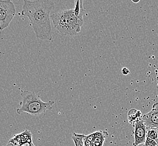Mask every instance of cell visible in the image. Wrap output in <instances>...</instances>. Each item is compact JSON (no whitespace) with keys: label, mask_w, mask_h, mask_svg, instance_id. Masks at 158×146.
Returning <instances> with one entry per match:
<instances>
[{"label":"cell","mask_w":158,"mask_h":146,"mask_svg":"<svg viewBox=\"0 0 158 146\" xmlns=\"http://www.w3.org/2000/svg\"><path fill=\"white\" fill-rule=\"evenodd\" d=\"M85 136L84 134H77L74 133L72 136V139L73 140L75 146H84V138Z\"/></svg>","instance_id":"8fae6325"},{"label":"cell","mask_w":158,"mask_h":146,"mask_svg":"<svg viewBox=\"0 0 158 146\" xmlns=\"http://www.w3.org/2000/svg\"><path fill=\"white\" fill-rule=\"evenodd\" d=\"M141 120L145 122L147 128H158V103L154 104L152 110L142 116Z\"/></svg>","instance_id":"8992f818"},{"label":"cell","mask_w":158,"mask_h":146,"mask_svg":"<svg viewBox=\"0 0 158 146\" xmlns=\"http://www.w3.org/2000/svg\"><path fill=\"white\" fill-rule=\"evenodd\" d=\"M142 116V113L140 110L131 109L128 113V120L130 124L134 125L135 123L141 120Z\"/></svg>","instance_id":"9c48e42d"},{"label":"cell","mask_w":158,"mask_h":146,"mask_svg":"<svg viewBox=\"0 0 158 146\" xmlns=\"http://www.w3.org/2000/svg\"><path fill=\"white\" fill-rule=\"evenodd\" d=\"M22 15L31 21L36 38L51 41L53 38L50 13L55 7L51 0H23Z\"/></svg>","instance_id":"6da1fadb"},{"label":"cell","mask_w":158,"mask_h":146,"mask_svg":"<svg viewBox=\"0 0 158 146\" xmlns=\"http://www.w3.org/2000/svg\"><path fill=\"white\" fill-rule=\"evenodd\" d=\"M146 137L156 140H158V131L156 128H147Z\"/></svg>","instance_id":"7c38bea8"},{"label":"cell","mask_w":158,"mask_h":146,"mask_svg":"<svg viewBox=\"0 0 158 146\" xmlns=\"http://www.w3.org/2000/svg\"><path fill=\"white\" fill-rule=\"evenodd\" d=\"M75 8L73 9L76 15L80 17H83L84 15V9L83 2L84 0H75Z\"/></svg>","instance_id":"30bf717a"},{"label":"cell","mask_w":158,"mask_h":146,"mask_svg":"<svg viewBox=\"0 0 158 146\" xmlns=\"http://www.w3.org/2000/svg\"><path fill=\"white\" fill-rule=\"evenodd\" d=\"M156 142H157V146H158V140H156Z\"/></svg>","instance_id":"ac0fdd59"},{"label":"cell","mask_w":158,"mask_h":146,"mask_svg":"<svg viewBox=\"0 0 158 146\" xmlns=\"http://www.w3.org/2000/svg\"><path fill=\"white\" fill-rule=\"evenodd\" d=\"M84 146H92L91 145V142L86 138L85 136V138H84Z\"/></svg>","instance_id":"9a60e30c"},{"label":"cell","mask_w":158,"mask_h":146,"mask_svg":"<svg viewBox=\"0 0 158 146\" xmlns=\"http://www.w3.org/2000/svg\"><path fill=\"white\" fill-rule=\"evenodd\" d=\"M15 15V6L11 0H0V31L9 26Z\"/></svg>","instance_id":"277c9868"},{"label":"cell","mask_w":158,"mask_h":146,"mask_svg":"<svg viewBox=\"0 0 158 146\" xmlns=\"http://www.w3.org/2000/svg\"><path fill=\"white\" fill-rule=\"evenodd\" d=\"M134 129V142L133 146H139L145 143L146 139L147 127L142 120L135 123Z\"/></svg>","instance_id":"5b68a950"},{"label":"cell","mask_w":158,"mask_h":146,"mask_svg":"<svg viewBox=\"0 0 158 146\" xmlns=\"http://www.w3.org/2000/svg\"><path fill=\"white\" fill-rule=\"evenodd\" d=\"M56 31L64 36H75L81 32L83 17L77 15L74 9L60 10L51 16Z\"/></svg>","instance_id":"7a4b0ae2"},{"label":"cell","mask_w":158,"mask_h":146,"mask_svg":"<svg viewBox=\"0 0 158 146\" xmlns=\"http://www.w3.org/2000/svg\"><path fill=\"white\" fill-rule=\"evenodd\" d=\"M130 73V70L127 68V67H123L122 69V74L124 75H127Z\"/></svg>","instance_id":"5bb4252c"},{"label":"cell","mask_w":158,"mask_h":146,"mask_svg":"<svg viewBox=\"0 0 158 146\" xmlns=\"http://www.w3.org/2000/svg\"><path fill=\"white\" fill-rule=\"evenodd\" d=\"M15 146L14 145H13L12 144H11V143H8L7 144H6V146ZM33 146H35L34 145H33Z\"/></svg>","instance_id":"e0dca14e"},{"label":"cell","mask_w":158,"mask_h":146,"mask_svg":"<svg viewBox=\"0 0 158 146\" xmlns=\"http://www.w3.org/2000/svg\"><path fill=\"white\" fill-rule=\"evenodd\" d=\"M134 3H137L140 2V0H131Z\"/></svg>","instance_id":"2e32d148"},{"label":"cell","mask_w":158,"mask_h":146,"mask_svg":"<svg viewBox=\"0 0 158 146\" xmlns=\"http://www.w3.org/2000/svg\"><path fill=\"white\" fill-rule=\"evenodd\" d=\"M109 137L106 131H95V136L91 142L92 146H103L105 139Z\"/></svg>","instance_id":"ba28073f"},{"label":"cell","mask_w":158,"mask_h":146,"mask_svg":"<svg viewBox=\"0 0 158 146\" xmlns=\"http://www.w3.org/2000/svg\"><path fill=\"white\" fill-rule=\"evenodd\" d=\"M143 146H157V142L155 140H152L148 137H146V140L143 143Z\"/></svg>","instance_id":"4fadbf2b"},{"label":"cell","mask_w":158,"mask_h":146,"mask_svg":"<svg viewBox=\"0 0 158 146\" xmlns=\"http://www.w3.org/2000/svg\"><path fill=\"white\" fill-rule=\"evenodd\" d=\"M25 142H33L32 134L31 131L25 130L20 134L16 135L9 140V143H11L15 146H20Z\"/></svg>","instance_id":"52a82bcc"},{"label":"cell","mask_w":158,"mask_h":146,"mask_svg":"<svg viewBox=\"0 0 158 146\" xmlns=\"http://www.w3.org/2000/svg\"><path fill=\"white\" fill-rule=\"evenodd\" d=\"M20 94V107L16 110V112L19 115L25 113L31 115L38 116L52 110L55 104L53 101H49L47 102H43L40 96L34 92L24 91L21 92Z\"/></svg>","instance_id":"3957f363"},{"label":"cell","mask_w":158,"mask_h":146,"mask_svg":"<svg viewBox=\"0 0 158 146\" xmlns=\"http://www.w3.org/2000/svg\"><path fill=\"white\" fill-rule=\"evenodd\" d=\"M156 130H157V131H158V128H156Z\"/></svg>","instance_id":"d6986e66"}]
</instances>
